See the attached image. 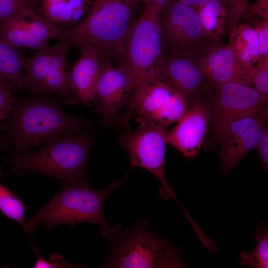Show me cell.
<instances>
[{"label":"cell","mask_w":268,"mask_h":268,"mask_svg":"<svg viewBox=\"0 0 268 268\" xmlns=\"http://www.w3.org/2000/svg\"><path fill=\"white\" fill-rule=\"evenodd\" d=\"M0 147L11 157L28 153L37 146L45 145L61 136L87 129L82 119L66 114L61 102L46 95L15 99L3 119Z\"/></svg>","instance_id":"obj_1"},{"label":"cell","mask_w":268,"mask_h":268,"mask_svg":"<svg viewBox=\"0 0 268 268\" xmlns=\"http://www.w3.org/2000/svg\"><path fill=\"white\" fill-rule=\"evenodd\" d=\"M143 0H95L88 15L70 28L63 29L60 42L69 48L89 46L101 58H118L136 20V9Z\"/></svg>","instance_id":"obj_2"},{"label":"cell","mask_w":268,"mask_h":268,"mask_svg":"<svg viewBox=\"0 0 268 268\" xmlns=\"http://www.w3.org/2000/svg\"><path fill=\"white\" fill-rule=\"evenodd\" d=\"M129 178V174L113 182L109 187L93 190L88 186L70 184L63 187L43 208L25 221L24 230L34 233L37 225L46 228L60 224L75 226L81 222L93 223L101 227V235L108 238L113 228L109 225L103 215V206L109 194L117 190Z\"/></svg>","instance_id":"obj_3"},{"label":"cell","mask_w":268,"mask_h":268,"mask_svg":"<svg viewBox=\"0 0 268 268\" xmlns=\"http://www.w3.org/2000/svg\"><path fill=\"white\" fill-rule=\"evenodd\" d=\"M92 142L89 134H68L32 153L3 159L10 167V174L34 172L68 185L88 186L85 167Z\"/></svg>","instance_id":"obj_4"},{"label":"cell","mask_w":268,"mask_h":268,"mask_svg":"<svg viewBox=\"0 0 268 268\" xmlns=\"http://www.w3.org/2000/svg\"><path fill=\"white\" fill-rule=\"evenodd\" d=\"M109 254L103 268H184L179 247L165 238L153 234L143 220L136 221L125 230L121 225L113 226L108 238Z\"/></svg>","instance_id":"obj_5"},{"label":"cell","mask_w":268,"mask_h":268,"mask_svg":"<svg viewBox=\"0 0 268 268\" xmlns=\"http://www.w3.org/2000/svg\"><path fill=\"white\" fill-rule=\"evenodd\" d=\"M144 4L142 14L130 30L117 58L118 67L131 77L134 88L147 80L158 79L163 60L159 12Z\"/></svg>","instance_id":"obj_6"},{"label":"cell","mask_w":268,"mask_h":268,"mask_svg":"<svg viewBox=\"0 0 268 268\" xmlns=\"http://www.w3.org/2000/svg\"><path fill=\"white\" fill-rule=\"evenodd\" d=\"M184 96L166 82L151 79L137 85L131 94L128 107L111 124L123 126L130 132L129 121L135 119L141 124L169 125L177 123L188 111Z\"/></svg>","instance_id":"obj_7"},{"label":"cell","mask_w":268,"mask_h":268,"mask_svg":"<svg viewBox=\"0 0 268 268\" xmlns=\"http://www.w3.org/2000/svg\"><path fill=\"white\" fill-rule=\"evenodd\" d=\"M168 125L160 124H141L133 132L121 134L119 142L127 150L131 167L143 168L160 182L159 194L163 200L173 199L179 204L188 219L191 217L178 201L169 185L164 173V160Z\"/></svg>","instance_id":"obj_8"},{"label":"cell","mask_w":268,"mask_h":268,"mask_svg":"<svg viewBox=\"0 0 268 268\" xmlns=\"http://www.w3.org/2000/svg\"><path fill=\"white\" fill-rule=\"evenodd\" d=\"M163 52L197 61L212 42L201 26L197 11L180 2L169 0L159 12Z\"/></svg>","instance_id":"obj_9"},{"label":"cell","mask_w":268,"mask_h":268,"mask_svg":"<svg viewBox=\"0 0 268 268\" xmlns=\"http://www.w3.org/2000/svg\"><path fill=\"white\" fill-rule=\"evenodd\" d=\"M268 120L267 107L257 115L213 125L222 173H230L246 154L256 148L268 130Z\"/></svg>","instance_id":"obj_10"},{"label":"cell","mask_w":268,"mask_h":268,"mask_svg":"<svg viewBox=\"0 0 268 268\" xmlns=\"http://www.w3.org/2000/svg\"><path fill=\"white\" fill-rule=\"evenodd\" d=\"M268 96L250 85L230 82L215 88L212 96L213 125L254 116L268 107Z\"/></svg>","instance_id":"obj_11"},{"label":"cell","mask_w":268,"mask_h":268,"mask_svg":"<svg viewBox=\"0 0 268 268\" xmlns=\"http://www.w3.org/2000/svg\"><path fill=\"white\" fill-rule=\"evenodd\" d=\"M158 78L181 93L190 104L200 98L212 97L215 90L194 58L162 53Z\"/></svg>","instance_id":"obj_12"},{"label":"cell","mask_w":268,"mask_h":268,"mask_svg":"<svg viewBox=\"0 0 268 268\" xmlns=\"http://www.w3.org/2000/svg\"><path fill=\"white\" fill-rule=\"evenodd\" d=\"M133 89V81L126 71L101 58L94 101L104 126L111 125L117 114L128 104Z\"/></svg>","instance_id":"obj_13"},{"label":"cell","mask_w":268,"mask_h":268,"mask_svg":"<svg viewBox=\"0 0 268 268\" xmlns=\"http://www.w3.org/2000/svg\"><path fill=\"white\" fill-rule=\"evenodd\" d=\"M212 114L211 103L208 99L193 101L188 112L173 129L167 131V143L176 148L186 158H193L201 148Z\"/></svg>","instance_id":"obj_14"},{"label":"cell","mask_w":268,"mask_h":268,"mask_svg":"<svg viewBox=\"0 0 268 268\" xmlns=\"http://www.w3.org/2000/svg\"><path fill=\"white\" fill-rule=\"evenodd\" d=\"M198 62L209 82L215 88L230 82L252 84L254 69L244 67L229 44L224 45L221 41L211 42Z\"/></svg>","instance_id":"obj_15"},{"label":"cell","mask_w":268,"mask_h":268,"mask_svg":"<svg viewBox=\"0 0 268 268\" xmlns=\"http://www.w3.org/2000/svg\"><path fill=\"white\" fill-rule=\"evenodd\" d=\"M80 48V57L68 72L70 85L77 101L86 105L94 100L101 69V57L90 46H83Z\"/></svg>","instance_id":"obj_16"},{"label":"cell","mask_w":268,"mask_h":268,"mask_svg":"<svg viewBox=\"0 0 268 268\" xmlns=\"http://www.w3.org/2000/svg\"><path fill=\"white\" fill-rule=\"evenodd\" d=\"M229 30V45L238 62L245 68L254 70L261 57L256 30L245 23H238Z\"/></svg>","instance_id":"obj_17"},{"label":"cell","mask_w":268,"mask_h":268,"mask_svg":"<svg viewBox=\"0 0 268 268\" xmlns=\"http://www.w3.org/2000/svg\"><path fill=\"white\" fill-rule=\"evenodd\" d=\"M69 48L64 42L53 47L50 68L47 78V94L53 92L68 104L78 102L71 88L67 69V55Z\"/></svg>","instance_id":"obj_18"},{"label":"cell","mask_w":268,"mask_h":268,"mask_svg":"<svg viewBox=\"0 0 268 268\" xmlns=\"http://www.w3.org/2000/svg\"><path fill=\"white\" fill-rule=\"evenodd\" d=\"M25 59L17 48L0 38V86L11 92L26 89L23 73Z\"/></svg>","instance_id":"obj_19"},{"label":"cell","mask_w":268,"mask_h":268,"mask_svg":"<svg viewBox=\"0 0 268 268\" xmlns=\"http://www.w3.org/2000/svg\"><path fill=\"white\" fill-rule=\"evenodd\" d=\"M53 50V47L48 45L25 59L23 70L26 88L40 95H47L46 84Z\"/></svg>","instance_id":"obj_20"},{"label":"cell","mask_w":268,"mask_h":268,"mask_svg":"<svg viewBox=\"0 0 268 268\" xmlns=\"http://www.w3.org/2000/svg\"><path fill=\"white\" fill-rule=\"evenodd\" d=\"M201 26L211 42L221 41L226 29V13L221 0H210L197 11Z\"/></svg>","instance_id":"obj_21"},{"label":"cell","mask_w":268,"mask_h":268,"mask_svg":"<svg viewBox=\"0 0 268 268\" xmlns=\"http://www.w3.org/2000/svg\"><path fill=\"white\" fill-rule=\"evenodd\" d=\"M8 22L27 31L35 38L48 43L51 39L61 41L63 29L55 23L41 18L35 10H26Z\"/></svg>","instance_id":"obj_22"},{"label":"cell","mask_w":268,"mask_h":268,"mask_svg":"<svg viewBox=\"0 0 268 268\" xmlns=\"http://www.w3.org/2000/svg\"><path fill=\"white\" fill-rule=\"evenodd\" d=\"M257 245L251 252L240 254V265L255 268L268 267V229L267 224L260 222L256 230Z\"/></svg>","instance_id":"obj_23"},{"label":"cell","mask_w":268,"mask_h":268,"mask_svg":"<svg viewBox=\"0 0 268 268\" xmlns=\"http://www.w3.org/2000/svg\"><path fill=\"white\" fill-rule=\"evenodd\" d=\"M0 38L13 47L28 48L39 50L48 45L30 34L26 30L9 22L0 29Z\"/></svg>","instance_id":"obj_24"},{"label":"cell","mask_w":268,"mask_h":268,"mask_svg":"<svg viewBox=\"0 0 268 268\" xmlns=\"http://www.w3.org/2000/svg\"><path fill=\"white\" fill-rule=\"evenodd\" d=\"M1 170L0 168V177ZM29 209L14 194L0 183V211L6 217L16 221L23 229L25 225L24 215Z\"/></svg>","instance_id":"obj_25"},{"label":"cell","mask_w":268,"mask_h":268,"mask_svg":"<svg viewBox=\"0 0 268 268\" xmlns=\"http://www.w3.org/2000/svg\"><path fill=\"white\" fill-rule=\"evenodd\" d=\"M28 10H35L32 0H0V29L12 19Z\"/></svg>","instance_id":"obj_26"},{"label":"cell","mask_w":268,"mask_h":268,"mask_svg":"<svg viewBox=\"0 0 268 268\" xmlns=\"http://www.w3.org/2000/svg\"><path fill=\"white\" fill-rule=\"evenodd\" d=\"M226 11V29L237 25L245 13L248 0H221Z\"/></svg>","instance_id":"obj_27"},{"label":"cell","mask_w":268,"mask_h":268,"mask_svg":"<svg viewBox=\"0 0 268 268\" xmlns=\"http://www.w3.org/2000/svg\"><path fill=\"white\" fill-rule=\"evenodd\" d=\"M255 88L268 96V57H262L255 65L252 79Z\"/></svg>","instance_id":"obj_28"},{"label":"cell","mask_w":268,"mask_h":268,"mask_svg":"<svg viewBox=\"0 0 268 268\" xmlns=\"http://www.w3.org/2000/svg\"><path fill=\"white\" fill-rule=\"evenodd\" d=\"M31 244L37 256V260L33 267L39 268H69L70 265L64 257L59 253H53L50 257L49 261L43 259L40 255L37 247L33 241L30 239Z\"/></svg>","instance_id":"obj_29"},{"label":"cell","mask_w":268,"mask_h":268,"mask_svg":"<svg viewBox=\"0 0 268 268\" xmlns=\"http://www.w3.org/2000/svg\"><path fill=\"white\" fill-rule=\"evenodd\" d=\"M254 25L260 47L262 57H268V18L254 17L251 19Z\"/></svg>","instance_id":"obj_30"},{"label":"cell","mask_w":268,"mask_h":268,"mask_svg":"<svg viewBox=\"0 0 268 268\" xmlns=\"http://www.w3.org/2000/svg\"><path fill=\"white\" fill-rule=\"evenodd\" d=\"M67 1L41 4V10L44 19L49 22L56 23L63 11L66 7Z\"/></svg>","instance_id":"obj_31"},{"label":"cell","mask_w":268,"mask_h":268,"mask_svg":"<svg viewBox=\"0 0 268 268\" xmlns=\"http://www.w3.org/2000/svg\"><path fill=\"white\" fill-rule=\"evenodd\" d=\"M91 0H68L67 4L56 23L69 24L74 11L83 6L91 5Z\"/></svg>","instance_id":"obj_32"},{"label":"cell","mask_w":268,"mask_h":268,"mask_svg":"<svg viewBox=\"0 0 268 268\" xmlns=\"http://www.w3.org/2000/svg\"><path fill=\"white\" fill-rule=\"evenodd\" d=\"M246 11L248 19L254 17L268 18V0H257L248 4Z\"/></svg>","instance_id":"obj_33"},{"label":"cell","mask_w":268,"mask_h":268,"mask_svg":"<svg viewBox=\"0 0 268 268\" xmlns=\"http://www.w3.org/2000/svg\"><path fill=\"white\" fill-rule=\"evenodd\" d=\"M8 89L0 86V121L2 120L11 108L14 98Z\"/></svg>","instance_id":"obj_34"},{"label":"cell","mask_w":268,"mask_h":268,"mask_svg":"<svg viewBox=\"0 0 268 268\" xmlns=\"http://www.w3.org/2000/svg\"><path fill=\"white\" fill-rule=\"evenodd\" d=\"M261 158L264 167L266 170L268 168V130H267L260 143L256 148Z\"/></svg>","instance_id":"obj_35"},{"label":"cell","mask_w":268,"mask_h":268,"mask_svg":"<svg viewBox=\"0 0 268 268\" xmlns=\"http://www.w3.org/2000/svg\"><path fill=\"white\" fill-rule=\"evenodd\" d=\"M181 3H183L186 5H187L195 11L197 10L201 6L203 5L206 2L210 0H174Z\"/></svg>","instance_id":"obj_36"},{"label":"cell","mask_w":268,"mask_h":268,"mask_svg":"<svg viewBox=\"0 0 268 268\" xmlns=\"http://www.w3.org/2000/svg\"><path fill=\"white\" fill-rule=\"evenodd\" d=\"M89 6V5H84L76 9L71 16L69 24L76 23L81 18Z\"/></svg>","instance_id":"obj_37"},{"label":"cell","mask_w":268,"mask_h":268,"mask_svg":"<svg viewBox=\"0 0 268 268\" xmlns=\"http://www.w3.org/2000/svg\"><path fill=\"white\" fill-rule=\"evenodd\" d=\"M169 0H143V3H148L155 10L160 12V11L165 6Z\"/></svg>","instance_id":"obj_38"},{"label":"cell","mask_w":268,"mask_h":268,"mask_svg":"<svg viewBox=\"0 0 268 268\" xmlns=\"http://www.w3.org/2000/svg\"><path fill=\"white\" fill-rule=\"evenodd\" d=\"M41 4H47L49 3H57L67 1L68 0H40Z\"/></svg>","instance_id":"obj_39"},{"label":"cell","mask_w":268,"mask_h":268,"mask_svg":"<svg viewBox=\"0 0 268 268\" xmlns=\"http://www.w3.org/2000/svg\"><path fill=\"white\" fill-rule=\"evenodd\" d=\"M3 124L2 123V120L0 121V131H2L3 130Z\"/></svg>","instance_id":"obj_40"},{"label":"cell","mask_w":268,"mask_h":268,"mask_svg":"<svg viewBox=\"0 0 268 268\" xmlns=\"http://www.w3.org/2000/svg\"><path fill=\"white\" fill-rule=\"evenodd\" d=\"M33 2H35V1H37L38 0H32Z\"/></svg>","instance_id":"obj_41"},{"label":"cell","mask_w":268,"mask_h":268,"mask_svg":"<svg viewBox=\"0 0 268 268\" xmlns=\"http://www.w3.org/2000/svg\"><path fill=\"white\" fill-rule=\"evenodd\" d=\"M248 0L249 1V0Z\"/></svg>","instance_id":"obj_42"}]
</instances>
